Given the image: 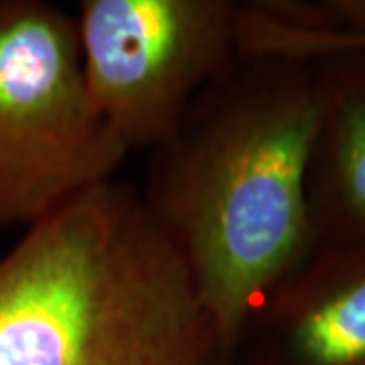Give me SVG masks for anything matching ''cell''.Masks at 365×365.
Segmentation results:
<instances>
[{
	"label": "cell",
	"instance_id": "cell-6",
	"mask_svg": "<svg viewBox=\"0 0 365 365\" xmlns=\"http://www.w3.org/2000/svg\"><path fill=\"white\" fill-rule=\"evenodd\" d=\"M313 61L319 112L304 191L314 240L365 246V49Z\"/></svg>",
	"mask_w": 365,
	"mask_h": 365
},
{
	"label": "cell",
	"instance_id": "cell-3",
	"mask_svg": "<svg viewBox=\"0 0 365 365\" xmlns=\"http://www.w3.org/2000/svg\"><path fill=\"white\" fill-rule=\"evenodd\" d=\"M126 157L91 102L76 14L0 0V227L39 223Z\"/></svg>",
	"mask_w": 365,
	"mask_h": 365
},
{
	"label": "cell",
	"instance_id": "cell-5",
	"mask_svg": "<svg viewBox=\"0 0 365 365\" xmlns=\"http://www.w3.org/2000/svg\"><path fill=\"white\" fill-rule=\"evenodd\" d=\"M230 365H365V246L317 244L246 314Z\"/></svg>",
	"mask_w": 365,
	"mask_h": 365
},
{
	"label": "cell",
	"instance_id": "cell-7",
	"mask_svg": "<svg viewBox=\"0 0 365 365\" xmlns=\"http://www.w3.org/2000/svg\"><path fill=\"white\" fill-rule=\"evenodd\" d=\"M361 49H365V47H361ZM345 51H347V49H345Z\"/></svg>",
	"mask_w": 365,
	"mask_h": 365
},
{
	"label": "cell",
	"instance_id": "cell-4",
	"mask_svg": "<svg viewBox=\"0 0 365 365\" xmlns=\"http://www.w3.org/2000/svg\"><path fill=\"white\" fill-rule=\"evenodd\" d=\"M73 14L91 102L128 153L165 143L240 55L235 0H81Z\"/></svg>",
	"mask_w": 365,
	"mask_h": 365
},
{
	"label": "cell",
	"instance_id": "cell-2",
	"mask_svg": "<svg viewBox=\"0 0 365 365\" xmlns=\"http://www.w3.org/2000/svg\"><path fill=\"white\" fill-rule=\"evenodd\" d=\"M0 365H230V345L128 182H102L0 258Z\"/></svg>",
	"mask_w": 365,
	"mask_h": 365
},
{
	"label": "cell",
	"instance_id": "cell-1",
	"mask_svg": "<svg viewBox=\"0 0 365 365\" xmlns=\"http://www.w3.org/2000/svg\"><path fill=\"white\" fill-rule=\"evenodd\" d=\"M317 112L313 59L240 53L150 150L144 205L230 347L317 246L304 191Z\"/></svg>",
	"mask_w": 365,
	"mask_h": 365
}]
</instances>
